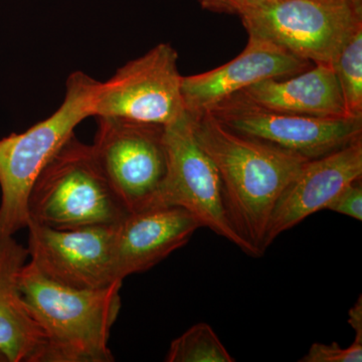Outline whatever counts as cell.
<instances>
[{
    "mask_svg": "<svg viewBox=\"0 0 362 362\" xmlns=\"http://www.w3.org/2000/svg\"><path fill=\"white\" fill-rule=\"evenodd\" d=\"M197 141L220 175L223 202L246 254H265L276 202L307 159L228 129L209 112L189 114Z\"/></svg>",
    "mask_w": 362,
    "mask_h": 362,
    "instance_id": "cell-1",
    "label": "cell"
},
{
    "mask_svg": "<svg viewBox=\"0 0 362 362\" xmlns=\"http://www.w3.org/2000/svg\"><path fill=\"white\" fill-rule=\"evenodd\" d=\"M123 282L74 289L52 282L28 261L21 289L44 335L42 362H112L109 337L121 308Z\"/></svg>",
    "mask_w": 362,
    "mask_h": 362,
    "instance_id": "cell-2",
    "label": "cell"
},
{
    "mask_svg": "<svg viewBox=\"0 0 362 362\" xmlns=\"http://www.w3.org/2000/svg\"><path fill=\"white\" fill-rule=\"evenodd\" d=\"M101 83L83 71L71 74L58 110L25 132L0 139V239L28 228L33 183L78 124L93 116Z\"/></svg>",
    "mask_w": 362,
    "mask_h": 362,
    "instance_id": "cell-3",
    "label": "cell"
},
{
    "mask_svg": "<svg viewBox=\"0 0 362 362\" xmlns=\"http://www.w3.org/2000/svg\"><path fill=\"white\" fill-rule=\"evenodd\" d=\"M30 221L56 230L116 226L128 211L98 163L92 145L74 134L33 183Z\"/></svg>",
    "mask_w": 362,
    "mask_h": 362,
    "instance_id": "cell-4",
    "label": "cell"
},
{
    "mask_svg": "<svg viewBox=\"0 0 362 362\" xmlns=\"http://www.w3.org/2000/svg\"><path fill=\"white\" fill-rule=\"evenodd\" d=\"M240 16L249 35L314 65L332 66L362 28V0H261Z\"/></svg>",
    "mask_w": 362,
    "mask_h": 362,
    "instance_id": "cell-5",
    "label": "cell"
},
{
    "mask_svg": "<svg viewBox=\"0 0 362 362\" xmlns=\"http://www.w3.org/2000/svg\"><path fill=\"white\" fill-rule=\"evenodd\" d=\"M93 152L128 213L153 206L168 169L163 126L98 117Z\"/></svg>",
    "mask_w": 362,
    "mask_h": 362,
    "instance_id": "cell-6",
    "label": "cell"
},
{
    "mask_svg": "<svg viewBox=\"0 0 362 362\" xmlns=\"http://www.w3.org/2000/svg\"><path fill=\"white\" fill-rule=\"evenodd\" d=\"M177 59L173 45L162 42L128 62L101 83L93 117L163 127L175 122L187 112Z\"/></svg>",
    "mask_w": 362,
    "mask_h": 362,
    "instance_id": "cell-7",
    "label": "cell"
},
{
    "mask_svg": "<svg viewBox=\"0 0 362 362\" xmlns=\"http://www.w3.org/2000/svg\"><path fill=\"white\" fill-rule=\"evenodd\" d=\"M168 169L153 206H180L202 228L230 240L246 252L226 214L223 187L216 165L197 141L192 116L185 112L164 128Z\"/></svg>",
    "mask_w": 362,
    "mask_h": 362,
    "instance_id": "cell-8",
    "label": "cell"
},
{
    "mask_svg": "<svg viewBox=\"0 0 362 362\" xmlns=\"http://www.w3.org/2000/svg\"><path fill=\"white\" fill-rule=\"evenodd\" d=\"M228 129L311 160L362 138V117L319 118L281 113L249 101L240 93L211 110Z\"/></svg>",
    "mask_w": 362,
    "mask_h": 362,
    "instance_id": "cell-9",
    "label": "cell"
},
{
    "mask_svg": "<svg viewBox=\"0 0 362 362\" xmlns=\"http://www.w3.org/2000/svg\"><path fill=\"white\" fill-rule=\"evenodd\" d=\"M116 226L56 230L28 221V261L45 278L74 289H101L115 282Z\"/></svg>",
    "mask_w": 362,
    "mask_h": 362,
    "instance_id": "cell-10",
    "label": "cell"
},
{
    "mask_svg": "<svg viewBox=\"0 0 362 362\" xmlns=\"http://www.w3.org/2000/svg\"><path fill=\"white\" fill-rule=\"evenodd\" d=\"M310 64L270 40L249 35L247 47L233 61L206 73L182 77L185 110L204 113L250 86L268 78L291 77L306 71Z\"/></svg>",
    "mask_w": 362,
    "mask_h": 362,
    "instance_id": "cell-11",
    "label": "cell"
},
{
    "mask_svg": "<svg viewBox=\"0 0 362 362\" xmlns=\"http://www.w3.org/2000/svg\"><path fill=\"white\" fill-rule=\"evenodd\" d=\"M361 176L362 138L305 162L276 202L267 228V249L281 233L326 209L343 188Z\"/></svg>",
    "mask_w": 362,
    "mask_h": 362,
    "instance_id": "cell-12",
    "label": "cell"
},
{
    "mask_svg": "<svg viewBox=\"0 0 362 362\" xmlns=\"http://www.w3.org/2000/svg\"><path fill=\"white\" fill-rule=\"evenodd\" d=\"M202 228L185 209L152 206L128 213L115 226L114 263L117 280L153 268L187 245Z\"/></svg>",
    "mask_w": 362,
    "mask_h": 362,
    "instance_id": "cell-13",
    "label": "cell"
},
{
    "mask_svg": "<svg viewBox=\"0 0 362 362\" xmlns=\"http://www.w3.org/2000/svg\"><path fill=\"white\" fill-rule=\"evenodd\" d=\"M28 247L13 237L0 239V350L8 362H42L44 335L21 289Z\"/></svg>",
    "mask_w": 362,
    "mask_h": 362,
    "instance_id": "cell-14",
    "label": "cell"
},
{
    "mask_svg": "<svg viewBox=\"0 0 362 362\" xmlns=\"http://www.w3.org/2000/svg\"><path fill=\"white\" fill-rule=\"evenodd\" d=\"M252 103L293 115L340 118L347 116L332 66L315 65L285 80L268 78L239 92Z\"/></svg>",
    "mask_w": 362,
    "mask_h": 362,
    "instance_id": "cell-15",
    "label": "cell"
},
{
    "mask_svg": "<svg viewBox=\"0 0 362 362\" xmlns=\"http://www.w3.org/2000/svg\"><path fill=\"white\" fill-rule=\"evenodd\" d=\"M166 362H233L211 325L197 323L171 342Z\"/></svg>",
    "mask_w": 362,
    "mask_h": 362,
    "instance_id": "cell-16",
    "label": "cell"
},
{
    "mask_svg": "<svg viewBox=\"0 0 362 362\" xmlns=\"http://www.w3.org/2000/svg\"><path fill=\"white\" fill-rule=\"evenodd\" d=\"M332 68L347 116L362 117V28L356 30L343 45Z\"/></svg>",
    "mask_w": 362,
    "mask_h": 362,
    "instance_id": "cell-17",
    "label": "cell"
},
{
    "mask_svg": "<svg viewBox=\"0 0 362 362\" xmlns=\"http://www.w3.org/2000/svg\"><path fill=\"white\" fill-rule=\"evenodd\" d=\"M300 362H361L362 341L354 339L350 346L342 349L337 342L330 344L313 343Z\"/></svg>",
    "mask_w": 362,
    "mask_h": 362,
    "instance_id": "cell-18",
    "label": "cell"
},
{
    "mask_svg": "<svg viewBox=\"0 0 362 362\" xmlns=\"http://www.w3.org/2000/svg\"><path fill=\"white\" fill-rule=\"evenodd\" d=\"M326 209L362 221V182L361 178L346 185L330 202Z\"/></svg>",
    "mask_w": 362,
    "mask_h": 362,
    "instance_id": "cell-19",
    "label": "cell"
},
{
    "mask_svg": "<svg viewBox=\"0 0 362 362\" xmlns=\"http://www.w3.org/2000/svg\"><path fill=\"white\" fill-rule=\"evenodd\" d=\"M261 0H201L204 9L214 13L238 14L258 4Z\"/></svg>",
    "mask_w": 362,
    "mask_h": 362,
    "instance_id": "cell-20",
    "label": "cell"
},
{
    "mask_svg": "<svg viewBox=\"0 0 362 362\" xmlns=\"http://www.w3.org/2000/svg\"><path fill=\"white\" fill-rule=\"evenodd\" d=\"M349 323L356 331V339L362 341V297L357 300L349 312Z\"/></svg>",
    "mask_w": 362,
    "mask_h": 362,
    "instance_id": "cell-21",
    "label": "cell"
},
{
    "mask_svg": "<svg viewBox=\"0 0 362 362\" xmlns=\"http://www.w3.org/2000/svg\"><path fill=\"white\" fill-rule=\"evenodd\" d=\"M0 362H8V359L6 358L1 350H0Z\"/></svg>",
    "mask_w": 362,
    "mask_h": 362,
    "instance_id": "cell-22",
    "label": "cell"
},
{
    "mask_svg": "<svg viewBox=\"0 0 362 362\" xmlns=\"http://www.w3.org/2000/svg\"><path fill=\"white\" fill-rule=\"evenodd\" d=\"M334 1H344V0H334Z\"/></svg>",
    "mask_w": 362,
    "mask_h": 362,
    "instance_id": "cell-23",
    "label": "cell"
}]
</instances>
